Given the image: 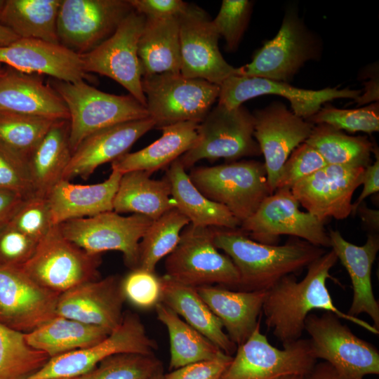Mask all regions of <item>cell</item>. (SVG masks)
<instances>
[{
  "label": "cell",
  "instance_id": "f907efd6",
  "mask_svg": "<svg viewBox=\"0 0 379 379\" xmlns=\"http://www.w3.org/2000/svg\"><path fill=\"white\" fill-rule=\"evenodd\" d=\"M232 356L222 352L214 359L203 360L172 370L164 379H220Z\"/></svg>",
  "mask_w": 379,
  "mask_h": 379
},
{
  "label": "cell",
  "instance_id": "11a10c76",
  "mask_svg": "<svg viewBox=\"0 0 379 379\" xmlns=\"http://www.w3.org/2000/svg\"><path fill=\"white\" fill-rule=\"evenodd\" d=\"M368 76L371 79L365 83V92L355 100L358 106L369 102H378V71L375 68L373 70L370 69Z\"/></svg>",
  "mask_w": 379,
  "mask_h": 379
},
{
  "label": "cell",
  "instance_id": "4316f807",
  "mask_svg": "<svg viewBox=\"0 0 379 379\" xmlns=\"http://www.w3.org/2000/svg\"><path fill=\"white\" fill-rule=\"evenodd\" d=\"M121 175L112 170L107 179L92 185H77L60 180L47 194L53 225L113 211Z\"/></svg>",
  "mask_w": 379,
  "mask_h": 379
},
{
  "label": "cell",
  "instance_id": "6125c7cd",
  "mask_svg": "<svg viewBox=\"0 0 379 379\" xmlns=\"http://www.w3.org/2000/svg\"><path fill=\"white\" fill-rule=\"evenodd\" d=\"M58 379H86V375L84 374V375L77 376V377L63 378H58Z\"/></svg>",
  "mask_w": 379,
  "mask_h": 379
},
{
  "label": "cell",
  "instance_id": "1f68e13d",
  "mask_svg": "<svg viewBox=\"0 0 379 379\" xmlns=\"http://www.w3.org/2000/svg\"><path fill=\"white\" fill-rule=\"evenodd\" d=\"M142 77L180 73L179 17L145 18L138 44Z\"/></svg>",
  "mask_w": 379,
  "mask_h": 379
},
{
  "label": "cell",
  "instance_id": "484cf974",
  "mask_svg": "<svg viewBox=\"0 0 379 379\" xmlns=\"http://www.w3.org/2000/svg\"><path fill=\"white\" fill-rule=\"evenodd\" d=\"M5 69L0 78V111L69 120L63 100L39 74Z\"/></svg>",
  "mask_w": 379,
  "mask_h": 379
},
{
  "label": "cell",
  "instance_id": "ee69618b",
  "mask_svg": "<svg viewBox=\"0 0 379 379\" xmlns=\"http://www.w3.org/2000/svg\"><path fill=\"white\" fill-rule=\"evenodd\" d=\"M8 224L39 241L54 226L47 195L34 192L25 197Z\"/></svg>",
  "mask_w": 379,
  "mask_h": 379
},
{
  "label": "cell",
  "instance_id": "6f0895ef",
  "mask_svg": "<svg viewBox=\"0 0 379 379\" xmlns=\"http://www.w3.org/2000/svg\"><path fill=\"white\" fill-rule=\"evenodd\" d=\"M305 379H343L327 362L316 364Z\"/></svg>",
  "mask_w": 379,
  "mask_h": 379
},
{
  "label": "cell",
  "instance_id": "74e56055",
  "mask_svg": "<svg viewBox=\"0 0 379 379\" xmlns=\"http://www.w3.org/2000/svg\"><path fill=\"white\" fill-rule=\"evenodd\" d=\"M314 148L327 164L366 168L374 147L363 136H351L325 124L314 125L305 142Z\"/></svg>",
  "mask_w": 379,
  "mask_h": 379
},
{
  "label": "cell",
  "instance_id": "ba28073f",
  "mask_svg": "<svg viewBox=\"0 0 379 379\" xmlns=\"http://www.w3.org/2000/svg\"><path fill=\"white\" fill-rule=\"evenodd\" d=\"M194 146L178 159L188 169L202 159L235 161L261 152L254 133L253 114L243 105L228 109L218 104L199 124Z\"/></svg>",
  "mask_w": 379,
  "mask_h": 379
},
{
  "label": "cell",
  "instance_id": "e575fe53",
  "mask_svg": "<svg viewBox=\"0 0 379 379\" xmlns=\"http://www.w3.org/2000/svg\"><path fill=\"white\" fill-rule=\"evenodd\" d=\"M109 333L98 326L55 316L24 336L30 347L44 352L51 359L93 345Z\"/></svg>",
  "mask_w": 379,
  "mask_h": 379
},
{
  "label": "cell",
  "instance_id": "c3c4849f",
  "mask_svg": "<svg viewBox=\"0 0 379 379\" xmlns=\"http://www.w3.org/2000/svg\"><path fill=\"white\" fill-rule=\"evenodd\" d=\"M38 241L8 223L0 228V267H21L32 256Z\"/></svg>",
  "mask_w": 379,
  "mask_h": 379
},
{
  "label": "cell",
  "instance_id": "be15d7a7",
  "mask_svg": "<svg viewBox=\"0 0 379 379\" xmlns=\"http://www.w3.org/2000/svg\"><path fill=\"white\" fill-rule=\"evenodd\" d=\"M6 0H0V11L2 10L4 4H5Z\"/></svg>",
  "mask_w": 379,
  "mask_h": 379
},
{
  "label": "cell",
  "instance_id": "d6986e66",
  "mask_svg": "<svg viewBox=\"0 0 379 379\" xmlns=\"http://www.w3.org/2000/svg\"><path fill=\"white\" fill-rule=\"evenodd\" d=\"M219 87L218 104L228 109L238 107L245 101L260 95H277L288 100L291 111L305 120L330 101L340 98L356 100L362 93L361 90L349 88L304 89L293 86L289 83L237 74L226 79Z\"/></svg>",
  "mask_w": 379,
  "mask_h": 379
},
{
  "label": "cell",
  "instance_id": "5bb4252c",
  "mask_svg": "<svg viewBox=\"0 0 379 379\" xmlns=\"http://www.w3.org/2000/svg\"><path fill=\"white\" fill-rule=\"evenodd\" d=\"M324 223L300 209L291 189H277L255 212L241 223L240 230L258 242L275 245L280 235H291L321 248H331Z\"/></svg>",
  "mask_w": 379,
  "mask_h": 379
},
{
  "label": "cell",
  "instance_id": "ffe728a7",
  "mask_svg": "<svg viewBox=\"0 0 379 379\" xmlns=\"http://www.w3.org/2000/svg\"><path fill=\"white\" fill-rule=\"evenodd\" d=\"M59 295L20 267H0V323L13 330L27 333L55 317Z\"/></svg>",
  "mask_w": 379,
  "mask_h": 379
},
{
  "label": "cell",
  "instance_id": "f6af8a7d",
  "mask_svg": "<svg viewBox=\"0 0 379 379\" xmlns=\"http://www.w3.org/2000/svg\"><path fill=\"white\" fill-rule=\"evenodd\" d=\"M253 2L248 0H223L213 24L226 42V49L234 51L247 28Z\"/></svg>",
  "mask_w": 379,
  "mask_h": 379
},
{
  "label": "cell",
  "instance_id": "681fc988",
  "mask_svg": "<svg viewBox=\"0 0 379 379\" xmlns=\"http://www.w3.org/2000/svg\"><path fill=\"white\" fill-rule=\"evenodd\" d=\"M0 189L26 197L34 193L27 161L0 145Z\"/></svg>",
  "mask_w": 379,
  "mask_h": 379
},
{
  "label": "cell",
  "instance_id": "4fadbf2b",
  "mask_svg": "<svg viewBox=\"0 0 379 379\" xmlns=\"http://www.w3.org/2000/svg\"><path fill=\"white\" fill-rule=\"evenodd\" d=\"M157 342L147 334L139 316L127 311L121 324L105 339L90 347L51 358L27 379H58L77 377L93 370L105 359L133 352L154 354Z\"/></svg>",
  "mask_w": 379,
  "mask_h": 379
},
{
  "label": "cell",
  "instance_id": "816d5d0a",
  "mask_svg": "<svg viewBox=\"0 0 379 379\" xmlns=\"http://www.w3.org/2000/svg\"><path fill=\"white\" fill-rule=\"evenodd\" d=\"M133 8L145 18L179 17L188 3L181 0H128Z\"/></svg>",
  "mask_w": 379,
  "mask_h": 379
},
{
  "label": "cell",
  "instance_id": "bcb514c9",
  "mask_svg": "<svg viewBox=\"0 0 379 379\" xmlns=\"http://www.w3.org/2000/svg\"><path fill=\"white\" fill-rule=\"evenodd\" d=\"M327 165L320 154L306 142L300 144L284 163L277 183V189H291L296 183Z\"/></svg>",
  "mask_w": 379,
  "mask_h": 379
},
{
  "label": "cell",
  "instance_id": "7c38bea8",
  "mask_svg": "<svg viewBox=\"0 0 379 379\" xmlns=\"http://www.w3.org/2000/svg\"><path fill=\"white\" fill-rule=\"evenodd\" d=\"M152 221L142 215L122 216L112 211L58 226L67 239L91 254L121 252L125 264L132 270L138 266L139 244Z\"/></svg>",
  "mask_w": 379,
  "mask_h": 379
},
{
  "label": "cell",
  "instance_id": "836d02e7",
  "mask_svg": "<svg viewBox=\"0 0 379 379\" xmlns=\"http://www.w3.org/2000/svg\"><path fill=\"white\" fill-rule=\"evenodd\" d=\"M72 154L69 120H56L27 162L34 192L47 195L62 179Z\"/></svg>",
  "mask_w": 379,
  "mask_h": 379
},
{
  "label": "cell",
  "instance_id": "30bf717a",
  "mask_svg": "<svg viewBox=\"0 0 379 379\" xmlns=\"http://www.w3.org/2000/svg\"><path fill=\"white\" fill-rule=\"evenodd\" d=\"M305 331L313 356L329 364L343 379H364L379 374V352L371 343L354 335L330 312L310 313Z\"/></svg>",
  "mask_w": 379,
  "mask_h": 379
},
{
  "label": "cell",
  "instance_id": "44dd1931",
  "mask_svg": "<svg viewBox=\"0 0 379 379\" xmlns=\"http://www.w3.org/2000/svg\"><path fill=\"white\" fill-rule=\"evenodd\" d=\"M365 168L327 164L296 183L291 191L307 212L324 223L328 218H347L352 196L361 185Z\"/></svg>",
  "mask_w": 379,
  "mask_h": 379
},
{
  "label": "cell",
  "instance_id": "f546056e",
  "mask_svg": "<svg viewBox=\"0 0 379 379\" xmlns=\"http://www.w3.org/2000/svg\"><path fill=\"white\" fill-rule=\"evenodd\" d=\"M199 124L180 122L161 128V137L148 146L128 152L111 163L112 170L121 174L130 171H145L152 174L190 149L198 137Z\"/></svg>",
  "mask_w": 379,
  "mask_h": 379
},
{
  "label": "cell",
  "instance_id": "3957f363",
  "mask_svg": "<svg viewBox=\"0 0 379 379\" xmlns=\"http://www.w3.org/2000/svg\"><path fill=\"white\" fill-rule=\"evenodd\" d=\"M48 83L68 109L72 153L86 137L97 131L149 117L146 107L130 94L105 93L84 80L68 82L51 78Z\"/></svg>",
  "mask_w": 379,
  "mask_h": 379
},
{
  "label": "cell",
  "instance_id": "603a6c76",
  "mask_svg": "<svg viewBox=\"0 0 379 379\" xmlns=\"http://www.w3.org/2000/svg\"><path fill=\"white\" fill-rule=\"evenodd\" d=\"M1 65L68 82L90 79V74L83 69L80 55L59 44L36 39L19 38L0 47V67Z\"/></svg>",
  "mask_w": 379,
  "mask_h": 379
},
{
  "label": "cell",
  "instance_id": "2e32d148",
  "mask_svg": "<svg viewBox=\"0 0 379 379\" xmlns=\"http://www.w3.org/2000/svg\"><path fill=\"white\" fill-rule=\"evenodd\" d=\"M145 22V17L133 9L109 38L80 57L86 74H98L114 80L146 107L138 55Z\"/></svg>",
  "mask_w": 379,
  "mask_h": 379
},
{
  "label": "cell",
  "instance_id": "5b68a950",
  "mask_svg": "<svg viewBox=\"0 0 379 379\" xmlns=\"http://www.w3.org/2000/svg\"><path fill=\"white\" fill-rule=\"evenodd\" d=\"M188 175L205 197L225 206L241 223L271 194L264 163L255 160L193 168Z\"/></svg>",
  "mask_w": 379,
  "mask_h": 379
},
{
  "label": "cell",
  "instance_id": "9f6ffc18",
  "mask_svg": "<svg viewBox=\"0 0 379 379\" xmlns=\"http://www.w3.org/2000/svg\"><path fill=\"white\" fill-rule=\"evenodd\" d=\"M358 213L366 227L368 228L371 233L376 234L379 230V211L372 209L366 205L361 204L357 208L355 213Z\"/></svg>",
  "mask_w": 379,
  "mask_h": 379
},
{
  "label": "cell",
  "instance_id": "ab89813d",
  "mask_svg": "<svg viewBox=\"0 0 379 379\" xmlns=\"http://www.w3.org/2000/svg\"><path fill=\"white\" fill-rule=\"evenodd\" d=\"M49 359L27 344L23 333L0 323V379H27Z\"/></svg>",
  "mask_w": 379,
  "mask_h": 379
},
{
  "label": "cell",
  "instance_id": "d6a6232c",
  "mask_svg": "<svg viewBox=\"0 0 379 379\" xmlns=\"http://www.w3.org/2000/svg\"><path fill=\"white\" fill-rule=\"evenodd\" d=\"M173 208L175 205L166 177L154 180L151 174L140 171L122 174L113 203L116 213H132L154 220Z\"/></svg>",
  "mask_w": 379,
  "mask_h": 379
},
{
  "label": "cell",
  "instance_id": "83f0119b",
  "mask_svg": "<svg viewBox=\"0 0 379 379\" xmlns=\"http://www.w3.org/2000/svg\"><path fill=\"white\" fill-rule=\"evenodd\" d=\"M196 289L237 346L243 344L260 323L267 291H241L220 286Z\"/></svg>",
  "mask_w": 379,
  "mask_h": 379
},
{
  "label": "cell",
  "instance_id": "94428289",
  "mask_svg": "<svg viewBox=\"0 0 379 379\" xmlns=\"http://www.w3.org/2000/svg\"><path fill=\"white\" fill-rule=\"evenodd\" d=\"M305 377L302 375H288L280 379H305Z\"/></svg>",
  "mask_w": 379,
  "mask_h": 379
},
{
  "label": "cell",
  "instance_id": "680465c9",
  "mask_svg": "<svg viewBox=\"0 0 379 379\" xmlns=\"http://www.w3.org/2000/svg\"><path fill=\"white\" fill-rule=\"evenodd\" d=\"M18 39L11 29L0 24V47L8 46Z\"/></svg>",
  "mask_w": 379,
  "mask_h": 379
},
{
  "label": "cell",
  "instance_id": "52a82bcc",
  "mask_svg": "<svg viewBox=\"0 0 379 379\" xmlns=\"http://www.w3.org/2000/svg\"><path fill=\"white\" fill-rule=\"evenodd\" d=\"M213 234L214 227L187 225L178 245L166 258L165 274L194 288L217 284L237 290L238 271L232 260L219 252Z\"/></svg>",
  "mask_w": 379,
  "mask_h": 379
},
{
  "label": "cell",
  "instance_id": "ac0fdd59",
  "mask_svg": "<svg viewBox=\"0 0 379 379\" xmlns=\"http://www.w3.org/2000/svg\"><path fill=\"white\" fill-rule=\"evenodd\" d=\"M252 114L253 135L265 159L267 179L272 194L284 163L309 138L314 125L295 115L279 101H273Z\"/></svg>",
  "mask_w": 379,
  "mask_h": 379
},
{
  "label": "cell",
  "instance_id": "9c48e42d",
  "mask_svg": "<svg viewBox=\"0 0 379 379\" xmlns=\"http://www.w3.org/2000/svg\"><path fill=\"white\" fill-rule=\"evenodd\" d=\"M100 254H91L67 239L54 225L29 260L20 267L44 288L61 294L81 284L100 279Z\"/></svg>",
  "mask_w": 379,
  "mask_h": 379
},
{
  "label": "cell",
  "instance_id": "d4e9b609",
  "mask_svg": "<svg viewBox=\"0 0 379 379\" xmlns=\"http://www.w3.org/2000/svg\"><path fill=\"white\" fill-rule=\"evenodd\" d=\"M328 234L331 248L346 269L352 286V300L347 313L355 317L366 314L379 331V303L371 283L372 267L379 251L378 234H368L366 243L357 246L347 241L338 230H331Z\"/></svg>",
  "mask_w": 379,
  "mask_h": 379
},
{
  "label": "cell",
  "instance_id": "6da1fadb",
  "mask_svg": "<svg viewBox=\"0 0 379 379\" xmlns=\"http://www.w3.org/2000/svg\"><path fill=\"white\" fill-rule=\"evenodd\" d=\"M338 260L331 249L307 267L301 281H298L293 274H288L267 291L262 308L265 324L282 345L301 338L306 317L314 310L332 312L378 335L379 331L373 325L342 312L334 305L326 281L332 278L330 271Z\"/></svg>",
  "mask_w": 379,
  "mask_h": 379
},
{
  "label": "cell",
  "instance_id": "e7e4bbea",
  "mask_svg": "<svg viewBox=\"0 0 379 379\" xmlns=\"http://www.w3.org/2000/svg\"><path fill=\"white\" fill-rule=\"evenodd\" d=\"M6 69L0 67V78L4 74Z\"/></svg>",
  "mask_w": 379,
  "mask_h": 379
},
{
  "label": "cell",
  "instance_id": "7402d4cb",
  "mask_svg": "<svg viewBox=\"0 0 379 379\" xmlns=\"http://www.w3.org/2000/svg\"><path fill=\"white\" fill-rule=\"evenodd\" d=\"M121 278L110 275L77 285L60 294L56 316L102 328L111 333L121 323L126 300Z\"/></svg>",
  "mask_w": 379,
  "mask_h": 379
},
{
  "label": "cell",
  "instance_id": "d590c367",
  "mask_svg": "<svg viewBox=\"0 0 379 379\" xmlns=\"http://www.w3.org/2000/svg\"><path fill=\"white\" fill-rule=\"evenodd\" d=\"M60 4L61 0H6L0 24L19 38L59 44L57 19Z\"/></svg>",
  "mask_w": 379,
  "mask_h": 379
},
{
  "label": "cell",
  "instance_id": "7a4b0ae2",
  "mask_svg": "<svg viewBox=\"0 0 379 379\" xmlns=\"http://www.w3.org/2000/svg\"><path fill=\"white\" fill-rule=\"evenodd\" d=\"M213 242L234 264L239 277L237 291H267L326 252L300 239L284 245L262 244L238 229L214 227Z\"/></svg>",
  "mask_w": 379,
  "mask_h": 379
},
{
  "label": "cell",
  "instance_id": "cb8c5ba5",
  "mask_svg": "<svg viewBox=\"0 0 379 379\" xmlns=\"http://www.w3.org/2000/svg\"><path fill=\"white\" fill-rule=\"evenodd\" d=\"M155 127L150 117L117 124L86 137L72 154L62 179L87 180L101 165L128 153L133 144Z\"/></svg>",
  "mask_w": 379,
  "mask_h": 379
},
{
  "label": "cell",
  "instance_id": "f35d334b",
  "mask_svg": "<svg viewBox=\"0 0 379 379\" xmlns=\"http://www.w3.org/2000/svg\"><path fill=\"white\" fill-rule=\"evenodd\" d=\"M189 220L176 208L152 221L139 244L138 267L155 272L159 261L168 255L178 245Z\"/></svg>",
  "mask_w": 379,
  "mask_h": 379
},
{
  "label": "cell",
  "instance_id": "7bdbcfd3",
  "mask_svg": "<svg viewBox=\"0 0 379 379\" xmlns=\"http://www.w3.org/2000/svg\"><path fill=\"white\" fill-rule=\"evenodd\" d=\"M306 120L314 125L325 124L340 131L372 133L379 131V104L375 102L357 109H340L326 103Z\"/></svg>",
  "mask_w": 379,
  "mask_h": 379
},
{
  "label": "cell",
  "instance_id": "b9f144b4",
  "mask_svg": "<svg viewBox=\"0 0 379 379\" xmlns=\"http://www.w3.org/2000/svg\"><path fill=\"white\" fill-rule=\"evenodd\" d=\"M161 370L154 354L126 352L105 359L86 375V379H149Z\"/></svg>",
  "mask_w": 379,
  "mask_h": 379
},
{
  "label": "cell",
  "instance_id": "7dc6e473",
  "mask_svg": "<svg viewBox=\"0 0 379 379\" xmlns=\"http://www.w3.org/2000/svg\"><path fill=\"white\" fill-rule=\"evenodd\" d=\"M121 285L125 299L138 307L150 308L160 300L161 279L155 272L132 269L121 278Z\"/></svg>",
  "mask_w": 379,
  "mask_h": 379
},
{
  "label": "cell",
  "instance_id": "f5cc1de1",
  "mask_svg": "<svg viewBox=\"0 0 379 379\" xmlns=\"http://www.w3.org/2000/svg\"><path fill=\"white\" fill-rule=\"evenodd\" d=\"M376 155L375 161L373 164H370L364 169L361 183V185H363V188L356 201L352 204V213L353 214H355L357 208L363 203L366 197L379 191L378 151L377 152Z\"/></svg>",
  "mask_w": 379,
  "mask_h": 379
},
{
  "label": "cell",
  "instance_id": "9a60e30c",
  "mask_svg": "<svg viewBox=\"0 0 379 379\" xmlns=\"http://www.w3.org/2000/svg\"><path fill=\"white\" fill-rule=\"evenodd\" d=\"M133 11L128 0H61L58 42L78 55L88 53L109 38Z\"/></svg>",
  "mask_w": 379,
  "mask_h": 379
},
{
  "label": "cell",
  "instance_id": "8fae6325",
  "mask_svg": "<svg viewBox=\"0 0 379 379\" xmlns=\"http://www.w3.org/2000/svg\"><path fill=\"white\" fill-rule=\"evenodd\" d=\"M308 339L300 338L282 349L272 345L260 332V323L250 337L237 346L235 356L220 379H280L306 376L314 367Z\"/></svg>",
  "mask_w": 379,
  "mask_h": 379
},
{
  "label": "cell",
  "instance_id": "60d3db41",
  "mask_svg": "<svg viewBox=\"0 0 379 379\" xmlns=\"http://www.w3.org/2000/svg\"><path fill=\"white\" fill-rule=\"evenodd\" d=\"M55 121L0 111V145L27 162Z\"/></svg>",
  "mask_w": 379,
  "mask_h": 379
},
{
  "label": "cell",
  "instance_id": "4dcf8cb0",
  "mask_svg": "<svg viewBox=\"0 0 379 379\" xmlns=\"http://www.w3.org/2000/svg\"><path fill=\"white\" fill-rule=\"evenodd\" d=\"M166 178L175 208L191 225L227 230L239 228L241 222L225 206L208 199L194 185L178 159L169 165Z\"/></svg>",
  "mask_w": 379,
  "mask_h": 379
},
{
  "label": "cell",
  "instance_id": "8992f818",
  "mask_svg": "<svg viewBox=\"0 0 379 379\" xmlns=\"http://www.w3.org/2000/svg\"><path fill=\"white\" fill-rule=\"evenodd\" d=\"M149 117L155 127L201 122L218 100V85L188 78L180 73H162L142 77Z\"/></svg>",
  "mask_w": 379,
  "mask_h": 379
},
{
  "label": "cell",
  "instance_id": "db71d44e",
  "mask_svg": "<svg viewBox=\"0 0 379 379\" xmlns=\"http://www.w3.org/2000/svg\"><path fill=\"white\" fill-rule=\"evenodd\" d=\"M24 198L18 193L0 189V228L8 222Z\"/></svg>",
  "mask_w": 379,
  "mask_h": 379
},
{
  "label": "cell",
  "instance_id": "e0dca14e",
  "mask_svg": "<svg viewBox=\"0 0 379 379\" xmlns=\"http://www.w3.org/2000/svg\"><path fill=\"white\" fill-rule=\"evenodd\" d=\"M180 74L188 78L206 80L220 86L237 67L222 57L218 46L220 36L208 13L188 4L179 16Z\"/></svg>",
  "mask_w": 379,
  "mask_h": 379
},
{
  "label": "cell",
  "instance_id": "277c9868",
  "mask_svg": "<svg viewBox=\"0 0 379 379\" xmlns=\"http://www.w3.org/2000/svg\"><path fill=\"white\" fill-rule=\"evenodd\" d=\"M321 52L320 37L290 6L276 36L254 53L251 62L237 67V74L289 83L307 62L320 59Z\"/></svg>",
  "mask_w": 379,
  "mask_h": 379
},
{
  "label": "cell",
  "instance_id": "f1b7e54d",
  "mask_svg": "<svg viewBox=\"0 0 379 379\" xmlns=\"http://www.w3.org/2000/svg\"><path fill=\"white\" fill-rule=\"evenodd\" d=\"M161 279L160 302L208 338L224 353L232 356L237 346L224 331L219 319L196 288L178 282L164 274Z\"/></svg>",
  "mask_w": 379,
  "mask_h": 379
},
{
  "label": "cell",
  "instance_id": "8d00e7d4",
  "mask_svg": "<svg viewBox=\"0 0 379 379\" xmlns=\"http://www.w3.org/2000/svg\"><path fill=\"white\" fill-rule=\"evenodd\" d=\"M154 307L158 320L168 332L169 368L171 371L194 362L214 359L223 352L160 301Z\"/></svg>",
  "mask_w": 379,
  "mask_h": 379
},
{
  "label": "cell",
  "instance_id": "91938a15",
  "mask_svg": "<svg viewBox=\"0 0 379 379\" xmlns=\"http://www.w3.org/2000/svg\"><path fill=\"white\" fill-rule=\"evenodd\" d=\"M164 374L163 373V370L159 371L155 375H154L152 377H151L149 379H164Z\"/></svg>",
  "mask_w": 379,
  "mask_h": 379
}]
</instances>
